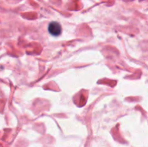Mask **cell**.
<instances>
[{"label": "cell", "instance_id": "cell-1", "mask_svg": "<svg viewBox=\"0 0 148 147\" xmlns=\"http://www.w3.org/2000/svg\"><path fill=\"white\" fill-rule=\"evenodd\" d=\"M48 30L51 35L56 37L62 34V25L57 22H51V23H49Z\"/></svg>", "mask_w": 148, "mask_h": 147}]
</instances>
